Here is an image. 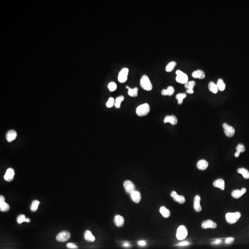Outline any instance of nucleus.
Listing matches in <instances>:
<instances>
[{"instance_id":"f257e3e1","label":"nucleus","mask_w":249,"mask_h":249,"mask_svg":"<svg viewBox=\"0 0 249 249\" xmlns=\"http://www.w3.org/2000/svg\"><path fill=\"white\" fill-rule=\"evenodd\" d=\"M140 86L143 90L146 91H151L153 88V85L147 75H143L140 79Z\"/></svg>"},{"instance_id":"f03ea898","label":"nucleus","mask_w":249,"mask_h":249,"mask_svg":"<svg viewBox=\"0 0 249 249\" xmlns=\"http://www.w3.org/2000/svg\"><path fill=\"white\" fill-rule=\"evenodd\" d=\"M151 108L149 105L148 103H145L138 106L136 112L139 116H144L148 114Z\"/></svg>"},{"instance_id":"7ed1b4c3","label":"nucleus","mask_w":249,"mask_h":249,"mask_svg":"<svg viewBox=\"0 0 249 249\" xmlns=\"http://www.w3.org/2000/svg\"><path fill=\"white\" fill-rule=\"evenodd\" d=\"M240 213L237 212L235 213H227L226 215V220L228 223L233 224L237 223V221L240 218Z\"/></svg>"},{"instance_id":"20e7f679","label":"nucleus","mask_w":249,"mask_h":249,"mask_svg":"<svg viewBox=\"0 0 249 249\" xmlns=\"http://www.w3.org/2000/svg\"><path fill=\"white\" fill-rule=\"evenodd\" d=\"M176 81L181 84H185L188 81V77L187 74L184 73L182 71L178 70L176 71Z\"/></svg>"},{"instance_id":"39448f33","label":"nucleus","mask_w":249,"mask_h":249,"mask_svg":"<svg viewBox=\"0 0 249 249\" xmlns=\"http://www.w3.org/2000/svg\"><path fill=\"white\" fill-rule=\"evenodd\" d=\"M188 235V231H187L186 227L184 225L180 226L177 230L176 233V237L179 240H182L185 239Z\"/></svg>"},{"instance_id":"423d86ee","label":"nucleus","mask_w":249,"mask_h":249,"mask_svg":"<svg viewBox=\"0 0 249 249\" xmlns=\"http://www.w3.org/2000/svg\"><path fill=\"white\" fill-rule=\"evenodd\" d=\"M129 73V69L126 67L122 68L118 74V81L120 83H124L127 79L128 75Z\"/></svg>"},{"instance_id":"0eeeda50","label":"nucleus","mask_w":249,"mask_h":249,"mask_svg":"<svg viewBox=\"0 0 249 249\" xmlns=\"http://www.w3.org/2000/svg\"><path fill=\"white\" fill-rule=\"evenodd\" d=\"M223 127L226 136L231 137L234 135L235 130L232 126L229 125L227 123H224L223 124Z\"/></svg>"},{"instance_id":"6e6552de","label":"nucleus","mask_w":249,"mask_h":249,"mask_svg":"<svg viewBox=\"0 0 249 249\" xmlns=\"http://www.w3.org/2000/svg\"><path fill=\"white\" fill-rule=\"evenodd\" d=\"M70 236L69 232L67 231H62L56 236V240L59 242H65L69 239Z\"/></svg>"},{"instance_id":"1a4fd4ad","label":"nucleus","mask_w":249,"mask_h":249,"mask_svg":"<svg viewBox=\"0 0 249 249\" xmlns=\"http://www.w3.org/2000/svg\"><path fill=\"white\" fill-rule=\"evenodd\" d=\"M123 186H124L125 189L127 193L130 194L133 191H135V185L131 181H130L129 180H125L123 184Z\"/></svg>"},{"instance_id":"9d476101","label":"nucleus","mask_w":249,"mask_h":249,"mask_svg":"<svg viewBox=\"0 0 249 249\" xmlns=\"http://www.w3.org/2000/svg\"><path fill=\"white\" fill-rule=\"evenodd\" d=\"M171 197H173L175 202L179 203L180 204H183L186 202V199L183 196H180L175 191H173L171 193Z\"/></svg>"},{"instance_id":"9b49d317","label":"nucleus","mask_w":249,"mask_h":249,"mask_svg":"<svg viewBox=\"0 0 249 249\" xmlns=\"http://www.w3.org/2000/svg\"><path fill=\"white\" fill-rule=\"evenodd\" d=\"M202 227L203 229H215L217 225L215 223H214L212 220H208L205 221L202 223Z\"/></svg>"},{"instance_id":"f8f14e48","label":"nucleus","mask_w":249,"mask_h":249,"mask_svg":"<svg viewBox=\"0 0 249 249\" xmlns=\"http://www.w3.org/2000/svg\"><path fill=\"white\" fill-rule=\"evenodd\" d=\"M15 171L12 168H8L4 176V180L7 182H10L13 179L15 176Z\"/></svg>"},{"instance_id":"ddd939ff","label":"nucleus","mask_w":249,"mask_h":249,"mask_svg":"<svg viewBox=\"0 0 249 249\" xmlns=\"http://www.w3.org/2000/svg\"><path fill=\"white\" fill-rule=\"evenodd\" d=\"M246 192V189L245 188H243L241 190H234L232 191L231 193V195L233 198L235 199H238L242 197L243 195Z\"/></svg>"},{"instance_id":"4468645a","label":"nucleus","mask_w":249,"mask_h":249,"mask_svg":"<svg viewBox=\"0 0 249 249\" xmlns=\"http://www.w3.org/2000/svg\"><path fill=\"white\" fill-rule=\"evenodd\" d=\"M201 197L199 195H196L194 199L193 206L194 210L197 212H200L202 210L200 205Z\"/></svg>"},{"instance_id":"2eb2a0df","label":"nucleus","mask_w":249,"mask_h":249,"mask_svg":"<svg viewBox=\"0 0 249 249\" xmlns=\"http://www.w3.org/2000/svg\"><path fill=\"white\" fill-rule=\"evenodd\" d=\"M130 196L131 197L132 200L133 201L134 203H139L141 201V194L139 192L137 191H134L131 193H130Z\"/></svg>"},{"instance_id":"dca6fc26","label":"nucleus","mask_w":249,"mask_h":249,"mask_svg":"<svg viewBox=\"0 0 249 249\" xmlns=\"http://www.w3.org/2000/svg\"><path fill=\"white\" fill-rule=\"evenodd\" d=\"M17 137V133L15 130L9 131L6 134V139L9 142H11L15 140Z\"/></svg>"},{"instance_id":"f3484780","label":"nucleus","mask_w":249,"mask_h":249,"mask_svg":"<svg viewBox=\"0 0 249 249\" xmlns=\"http://www.w3.org/2000/svg\"><path fill=\"white\" fill-rule=\"evenodd\" d=\"M114 221L115 225L118 227H122L123 226L124 223H125L124 218L119 215H116V216H114Z\"/></svg>"},{"instance_id":"a211bd4d","label":"nucleus","mask_w":249,"mask_h":249,"mask_svg":"<svg viewBox=\"0 0 249 249\" xmlns=\"http://www.w3.org/2000/svg\"><path fill=\"white\" fill-rule=\"evenodd\" d=\"M192 76L195 79H202L205 78V74L202 70H197L192 73Z\"/></svg>"},{"instance_id":"6ab92c4d","label":"nucleus","mask_w":249,"mask_h":249,"mask_svg":"<svg viewBox=\"0 0 249 249\" xmlns=\"http://www.w3.org/2000/svg\"><path fill=\"white\" fill-rule=\"evenodd\" d=\"M178 120L176 118L175 116L174 115H171V116H166L165 117V118L164 120V122L165 123H170L173 125H175L177 123Z\"/></svg>"},{"instance_id":"aec40b11","label":"nucleus","mask_w":249,"mask_h":249,"mask_svg":"<svg viewBox=\"0 0 249 249\" xmlns=\"http://www.w3.org/2000/svg\"><path fill=\"white\" fill-rule=\"evenodd\" d=\"M209 163L207 160H201L198 161L197 163V167L198 169L200 170H204L208 168Z\"/></svg>"},{"instance_id":"412c9836","label":"nucleus","mask_w":249,"mask_h":249,"mask_svg":"<svg viewBox=\"0 0 249 249\" xmlns=\"http://www.w3.org/2000/svg\"><path fill=\"white\" fill-rule=\"evenodd\" d=\"M213 186L215 187L221 189V190L223 191L225 189V181L222 179H217L213 182Z\"/></svg>"},{"instance_id":"4be33fe9","label":"nucleus","mask_w":249,"mask_h":249,"mask_svg":"<svg viewBox=\"0 0 249 249\" xmlns=\"http://www.w3.org/2000/svg\"><path fill=\"white\" fill-rule=\"evenodd\" d=\"M174 91H175L174 88L172 86H169L167 88V89L162 90L161 94L162 96H171L174 94Z\"/></svg>"},{"instance_id":"5701e85b","label":"nucleus","mask_w":249,"mask_h":249,"mask_svg":"<svg viewBox=\"0 0 249 249\" xmlns=\"http://www.w3.org/2000/svg\"><path fill=\"white\" fill-rule=\"evenodd\" d=\"M126 89H128V94L129 96L131 97H136L138 95V88L135 87L134 88H131L128 86H126Z\"/></svg>"},{"instance_id":"b1692460","label":"nucleus","mask_w":249,"mask_h":249,"mask_svg":"<svg viewBox=\"0 0 249 249\" xmlns=\"http://www.w3.org/2000/svg\"><path fill=\"white\" fill-rule=\"evenodd\" d=\"M84 238L89 242H93L95 240V238L93 236L92 232L89 230L85 231L84 233Z\"/></svg>"},{"instance_id":"393cba45","label":"nucleus","mask_w":249,"mask_h":249,"mask_svg":"<svg viewBox=\"0 0 249 249\" xmlns=\"http://www.w3.org/2000/svg\"><path fill=\"white\" fill-rule=\"evenodd\" d=\"M245 147L244 145L242 143H239L236 147V153H235L234 156L236 157H238L241 153H243L245 151Z\"/></svg>"},{"instance_id":"a878e982","label":"nucleus","mask_w":249,"mask_h":249,"mask_svg":"<svg viewBox=\"0 0 249 249\" xmlns=\"http://www.w3.org/2000/svg\"><path fill=\"white\" fill-rule=\"evenodd\" d=\"M160 212L163 217L166 218L169 217L171 214L170 210L167 209L165 206H162L160 207Z\"/></svg>"},{"instance_id":"bb28decb","label":"nucleus","mask_w":249,"mask_h":249,"mask_svg":"<svg viewBox=\"0 0 249 249\" xmlns=\"http://www.w3.org/2000/svg\"><path fill=\"white\" fill-rule=\"evenodd\" d=\"M209 91L214 94L217 93L219 90L216 84L213 81L210 82L209 84Z\"/></svg>"},{"instance_id":"cd10ccee","label":"nucleus","mask_w":249,"mask_h":249,"mask_svg":"<svg viewBox=\"0 0 249 249\" xmlns=\"http://www.w3.org/2000/svg\"><path fill=\"white\" fill-rule=\"evenodd\" d=\"M238 173L243 175V177L245 179H249V172L247 169L244 168H239L237 170Z\"/></svg>"},{"instance_id":"c85d7f7f","label":"nucleus","mask_w":249,"mask_h":249,"mask_svg":"<svg viewBox=\"0 0 249 249\" xmlns=\"http://www.w3.org/2000/svg\"><path fill=\"white\" fill-rule=\"evenodd\" d=\"M176 65H177V63L175 61H171L166 65L165 68L166 71L168 73L172 72V71L174 70Z\"/></svg>"},{"instance_id":"c756f323","label":"nucleus","mask_w":249,"mask_h":249,"mask_svg":"<svg viewBox=\"0 0 249 249\" xmlns=\"http://www.w3.org/2000/svg\"><path fill=\"white\" fill-rule=\"evenodd\" d=\"M124 99H125L124 96L122 95L116 97V98L115 100V104H114V106L116 108H120L122 102H123Z\"/></svg>"},{"instance_id":"7c9ffc66","label":"nucleus","mask_w":249,"mask_h":249,"mask_svg":"<svg viewBox=\"0 0 249 249\" xmlns=\"http://www.w3.org/2000/svg\"><path fill=\"white\" fill-rule=\"evenodd\" d=\"M186 96L187 95L185 93L178 94L176 96V98L178 100V103L180 105L182 104L183 100L186 97Z\"/></svg>"},{"instance_id":"2f4dec72","label":"nucleus","mask_w":249,"mask_h":249,"mask_svg":"<svg viewBox=\"0 0 249 249\" xmlns=\"http://www.w3.org/2000/svg\"><path fill=\"white\" fill-rule=\"evenodd\" d=\"M216 85H217L218 88L220 91H223L226 89V85L224 82L223 79H219L218 80Z\"/></svg>"},{"instance_id":"473e14b6","label":"nucleus","mask_w":249,"mask_h":249,"mask_svg":"<svg viewBox=\"0 0 249 249\" xmlns=\"http://www.w3.org/2000/svg\"><path fill=\"white\" fill-rule=\"evenodd\" d=\"M196 85V82L194 81H190L185 84V87L187 90H194V87Z\"/></svg>"},{"instance_id":"72a5a7b5","label":"nucleus","mask_w":249,"mask_h":249,"mask_svg":"<svg viewBox=\"0 0 249 249\" xmlns=\"http://www.w3.org/2000/svg\"><path fill=\"white\" fill-rule=\"evenodd\" d=\"M10 209V207L9 204L5 203V202L0 203V210L2 212H6Z\"/></svg>"},{"instance_id":"f704fd0d","label":"nucleus","mask_w":249,"mask_h":249,"mask_svg":"<svg viewBox=\"0 0 249 249\" xmlns=\"http://www.w3.org/2000/svg\"><path fill=\"white\" fill-rule=\"evenodd\" d=\"M40 202L38 200L33 201L30 206V210L32 212H35L38 209Z\"/></svg>"},{"instance_id":"c9c22d12","label":"nucleus","mask_w":249,"mask_h":249,"mask_svg":"<svg viewBox=\"0 0 249 249\" xmlns=\"http://www.w3.org/2000/svg\"><path fill=\"white\" fill-rule=\"evenodd\" d=\"M108 90H110V91L111 92H113L115 91L117 88V85L114 82H111L110 83H108Z\"/></svg>"},{"instance_id":"e433bc0d","label":"nucleus","mask_w":249,"mask_h":249,"mask_svg":"<svg viewBox=\"0 0 249 249\" xmlns=\"http://www.w3.org/2000/svg\"><path fill=\"white\" fill-rule=\"evenodd\" d=\"M115 104V100L112 97H110L108 99V101L106 103V106L108 108H110L114 106Z\"/></svg>"},{"instance_id":"4c0bfd02","label":"nucleus","mask_w":249,"mask_h":249,"mask_svg":"<svg viewBox=\"0 0 249 249\" xmlns=\"http://www.w3.org/2000/svg\"><path fill=\"white\" fill-rule=\"evenodd\" d=\"M26 218L25 215H19L18 217V218H17V223L18 224H20L22 223L23 222L26 221Z\"/></svg>"},{"instance_id":"58836bf2","label":"nucleus","mask_w":249,"mask_h":249,"mask_svg":"<svg viewBox=\"0 0 249 249\" xmlns=\"http://www.w3.org/2000/svg\"><path fill=\"white\" fill-rule=\"evenodd\" d=\"M67 247L70 249H77L78 246L74 243H69L67 244Z\"/></svg>"},{"instance_id":"ea45409f","label":"nucleus","mask_w":249,"mask_h":249,"mask_svg":"<svg viewBox=\"0 0 249 249\" xmlns=\"http://www.w3.org/2000/svg\"><path fill=\"white\" fill-rule=\"evenodd\" d=\"M234 241V238L233 237H229L225 239V244H230L233 243Z\"/></svg>"},{"instance_id":"a19ab883","label":"nucleus","mask_w":249,"mask_h":249,"mask_svg":"<svg viewBox=\"0 0 249 249\" xmlns=\"http://www.w3.org/2000/svg\"><path fill=\"white\" fill-rule=\"evenodd\" d=\"M189 244L190 243L188 241H184V242L178 244H176V246H188Z\"/></svg>"},{"instance_id":"79ce46f5","label":"nucleus","mask_w":249,"mask_h":249,"mask_svg":"<svg viewBox=\"0 0 249 249\" xmlns=\"http://www.w3.org/2000/svg\"><path fill=\"white\" fill-rule=\"evenodd\" d=\"M221 239H216L214 241H213L212 242L211 244H215V245H218V244H219L221 243Z\"/></svg>"},{"instance_id":"37998d69","label":"nucleus","mask_w":249,"mask_h":249,"mask_svg":"<svg viewBox=\"0 0 249 249\" xmlns=\"http://www.w3.org/2000/svg\"><path fill=\"white\" fill-rule=\"evenodd\" d=\"M138 244L140 246H145L146 245V242L144 240H140L138 242Z\"/></svg>"},{"instance_id":"c03bdc74","label":"nucleus","mask_w":249,"mask_h":249,"mask_svg":"<svg viewBox=\"0 0 249 249\" xmlns=\"http://www.w3.org/2000/svg\"><path fill=\"white\" fill-rule=\"evenodd\" d=\"M123 246L125 247H128L130 246V245L129 243H125L124 244H123Z\"/></svg>"},{"instance_id":"a18cd8bd","label":"nucleus","mask_w":249,"mask_h":249,"mask_svg":"<svg viewBox=\"0 0 249 249\" xmlns=\"http://www.w3.org/2000/svg\"><path fill=\"white\" fill-rule=\"evenodd\" d=\"M26 223H30V219L29 218H26Z\"/></svg>"}]
</instances>
